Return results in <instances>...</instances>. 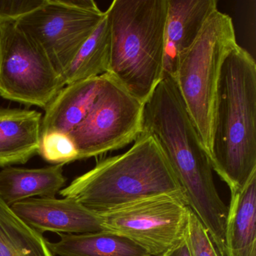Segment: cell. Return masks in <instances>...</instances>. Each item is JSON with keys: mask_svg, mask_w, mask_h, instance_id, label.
<instances>
[{"mask_svg": "<svg viewBox=\"0 0 256 256\" xmlns=\"http://www.w3.org/2000/svg\"><path fill=\"white\" fill-rule=\"evenodd\" d=\"M209 158L230 193L256 174V64L238 44L222 65Z\"/></svg>", "mask_w": 256, "mask_h": 256, "instance_id": "cell-1", "label": "cell"}, {"mask_svg": "<svg viewBox=\"0 0 256 256\" xmlns=\"http://www.w3.org/2000/svg\"><path fill=\"white\" fill-rule=\"evenodd\" d=\"M184 191L154 137L142 133L124 154L104 158L60 194L96 212L144 198Z\"/></svg>", "mask_w": 256, "mask_h": 256, "instance_id": "cell-2", "label": "cell"}, {"mask_svg": "<svg viewBox=\"0 0 256 256\" xmlns=\"http://www.w3.org/2000/svg\"><path fill=\"white\" fill-rule=\"evenodd\" d=\"M106 13L108 73L144 104L162 77L168 0H114Z\"/></svg>", "mask_w": 256, "mask_h": 256, "instance_id": "cell-3", "label": "cell"}, {"mask_svg": "<svg viewBox=\"0 0 256 256\" xmlns=\"http://www.w3.org/2000/svg\"><path fill=\"white\" fill-rule=\"evenodd\" d=\"M236 44L232 18L216 10L181 60L175 74L178 89L208 156L222 65Z\"/></svg>", "mask_w": 256, "mask_h": 256, "instance_id": "cell-4", "label": "cell"}, {"mask_svg": "<svg viewBox=\"0 0 256 256\" xmlns=\"http://www.w3.org/2000/svg\"><path fill=\"white\" fill-rule=\"evenodd\" d=\"M191 208L184 191L144 198L98 212L104 230L122 235L158 256L185 239Z\"/></svg>", "mask_w": 256, "mask_h": 256, "instance_id": "cell-5", "label": "cell"}, {"mask_svg": "<svg viewBox=\"0 0 256 256\" xmlns=\"http://www.w3.org/2000/svg\"><path fill=\"white\" fill-rule=\"evenodd\" d=\"M104 16L92 0H44L16 22L62 77Z\"/></svg>", "mask_w": 256, "mask_h": 256, "instance_id": "cell-6", "label": "cell"}, {"mask_svg": "<svg viewBox=\"0 0 256 256\" xmlns=\"http://www.w3.org/2000/svg\"><path fill=\"white\" fill-rule=\"evenodd\" d=\"M64 86L50 60L16 22H0V96L46 109Z\"/></svg>", "mask_w": 256, "mask_h": 256, "instance_id": "cell-7", "label": "cell"}, {"mask_svg": "<svg viewBox=\"0 0 256 256\" xmlns=\"http://www.w3.org/2000/svg\"><path fill=\"white\" fill-rule=\"evenodd\" d=\"M144 106L108 73L84 120L70 134L78 160L121 149L142 133Z\"/></svg>", "mask_w": 256, "mask_h": 256, "instance_id": "cell-8", "label": "cell"}, {"mask_svg": "<svg viewBox=\"0 0 256 256\" xmlns=\"http://www.w3.org/2000/svg\"><path fill=\"white\" fill-rule=\"evenodd\" d=\"M11 206L24 221L41 233L82 234L104 230L98 212L72 199L32 198Z\"/></svg>", "mask_w": 256, "mask_h": 256, "instance_id": "cell-9", "label": "cell"}, {"mask_svg": "<svg viewBox=\"0 0 256 256\" xmlns=\"http://www.w3.org/2000/svg\"><path fill=\"white\" fill-rule=\"evenodd\" d=\"M216 10V0H168L163 74L175 77L181 60Z\"/></svg>", "mask_w": 256, "mask_h": 256, "instance_id": "cell-10", "label": "cell"}, {"mask_svg": "<svg viewBox=\"0 0 256 256\" xmlns=\"http://www.w3.org/2000/svg\"><path fill=\"white\" fill-rule=\"evenodd\" d=\"M104 74L64 86L44 109L41 136L50 132L70 134L74 131L90 112L102 86Z\"/></svg>", "mask_w": 256, "mask_h": 256, "instance_id": "cell-11", "label": "cell"}, {"mask_svg": "<svg viewBox=\"0 0 256 256\" xmlns=\"http://www.w3.org/2000/svg\"><path fill=\"white\" fill-rule=\"evenodd\" d=\"M224 233L226 256H256V174L230 193Z\"/></svg>", "mask_w": 256, "mask_h": 256, "instance_id": "cell-12", "label": "cell"}, {"mask_svg": "<svg viewBox=\"0 0 256 256\" xmlns=\"http://www.w3.org/2000/svg\"><path fill=\"white\" fill-rule=\"evenodd\" d=\"M64 164L41 168L6 167L0 172V196L7 204L36 196L55 198L65 186Z\"/></svg>", "mask_w": 256, "mask_h": 256, "instance_id": "cell-13", "label": "cell"}, {"mask_svg": "<svg viewBox=\"0 0 256 256\" xmlns=\"http://www.w3.org/2000/svg\"><path fill=\"white\" fill-rule=\"evenodd\" d=\"M42 120L36 110L0 108V131L13 164H25L38 154Z\"/></svg>", "mask_w": 256, "mask_h": 256, "instance_id": "cell-14", "label": "cell"}, {"mask_svg": "<svg viewBox=\"0 0 256 256\" xmlns=\"http://www.w3.org/2000/svg\"><path fill=\"white\" fill-rule=\"evenodd\" d=\"M59 235V240L48 242L49 248L56 256H150L131 240L108 230Z\"/></svg>", "mask_w": 256, "mask_h": 256, "instance_id": "cell-15", "label": "cell"}, {"mask_svg": "<svg viewBox=\"0 0 256 256\" xmlns=\"http://www.w3.org/2000/svg\"><path fill=\"white\" fill-rule=\"evenodd\" d=\"M0 256H54L42 234L24 221L1 196Z\"/></svg>", "mask_w": 256, "mask_h": 256, "instance_id": "cell-16", "label": "cell"}, {"mask_svg": "<svg viewBox=\"0 0 256 256\" xmlns=\"http://www.w3.org/2000/svg\"><path fill=\"white\" fill-rule=\"evenodd\" d=\"M110 58V31L104 16L62 76L64 85L98 77L108 73Z\"/></svg>", "mask_w": 256, "mask_h": 256, "instance_id": "cell-17", "label": "cell"}, {"mask_svg": "<svg viewBox=\"0 0 256 256\" xmlns=\"http://www.w3.org/2000/svg\"><path fill=\"white\" fill-rule=\"evenodd\" d=\"M38 154L46 161L54 164L78 160L77 149L70 134L58 132L42 134Z\"/></svg>", "mask_w": 256, "mask_h": 256, "instance_id": "cell-18", "label": "cell"}, {"mask_svg": "<svg viewBox=\"0 0 256 256\" xmlns=\"http://www.w3.org/2000/svg\"><path fill=\"white\" fill-rule=\"evenodd\" d=\"M186 239L191 256H220L206 228L192 210Z\"/></svg>", "mask_w": 256, "mask_h": 256, "instance_id": "cell-19", "label": "cell"}, {"mask_svg": "<svg viewBox=\"0 0 256 256\" xmlns=\"http://www.w3.org/2000/svg\"><path fill=\"white\" fill-rule=\"evenodd\" d=\"M44 0H1L0 22H14L34 11L44 4Z\"/></svg>", "mask_w": 256, "mask_h": 256, "instance_id": "cell-20", "label": "cell"}, {"mask_svg": "<svg viewBox=\"0 0 256 256\" xmlns=\"http://www.w3.org/2000/svg\"><path fill=\"white\" fill-rule=\"evenodd\" d=\"M158 256H191L186 239L185 238L180 242Z\"/></svg>", "mask_w": 256, "mask_h": 256, "instance_id": "cell-21", "label": "cell"}, {"mask_svg": "<svg viewBox=\"0 0 256 256\" xmlns=\"http://www.w3.org/2000/svg\"><path fill=\"white\" fill-rule=\"evenodd\" d=\"M12 164V160L10 152L6 146L5 140H4L2 132L0 131V168L10 167Z\"/></svg>", "mask_w": 256, "mask_h": 256, "instance_id": "cell-22", "label": "cell"}]
</instances>
